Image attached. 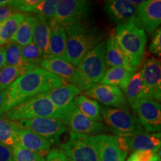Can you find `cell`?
Segmentation results:
<instances>
[{
    "instance_id": "obj_1",
    "label": "cell",
    "mask_w": 161,
    "mask_h": 161,
    "mask_svg": "<svg viewBox=\"0 0 161 161\" xmlns=\"http://www.w3.org/2000/svg\"><path fill=\"white\" fill-rule=\"evenodd\" d=\"M67 84L40 66L21 75L8 88L5 112L26 99Z\"/></svg>"
},
{
    "instance_id": "obj_2",
    "label": "cell",
    "mask_w": 161,
    "mask_h": 161,
    "mask_svg": "<svg viewBox=\"0 0 161 161\" xmlns=\"http://www.w3.org/2000/svg\"><path fill=\"white\" fill-rule=\"evenodd\" d=\"M67 43L64 60L78 66L88 52L100 43L103 35L96 28L83 23L66 26Z\"/></svg>"
},
{
    "instance_id": "obj_3",
    "label": "cell",
    "mask_w": 161,
    "mask_h": 161,
    "mask_svg": "<svg viewBox=\"0 0 161 161\" xmlns=\"http://www.w3.org/2000/svg\"><path fill=\"white\" fill-rule=\"evenodd\" d=\"M9 120L17 121L33 118L52 117L65 120L66 116L60 111L47 97L46 92L26 99L5 112Z\"/></svg>"
},
{
    "instance_id": "obj_4",
    "label": "cell",
    "mask_w": 161,
    "mask_h": 161,
    "mask_svg": "<svg viewBox=\"0 0 161 161\" xmlns=\"http://www.w3.org/2000/svg\"><path fill=\"white\" fill-rule=\"evenodd\" d=\"M115 36L130 63L137 68L144 58L147 43L146 32L134 23H129L116 26Z\"/></svg>"
},
{
    "instance_id": "obj_5",
    "label": "cell",
    "mask_w": 161,
    "mask_h": 161,
    "mask_svg": "<svg viewBox=\"0 0 161 161\" xmlns=\"http://www.w3.org/2000/svg\"><path fill=\"white\" fill-rule=\"evenodd\" d=\"M100 113L106 126L117 136H129L143 129L138 118L127 109L100 106Z\"/></svg>"
},
{
    "instance_id": "obj_6",
    "label": "cell",
    "mask_w": 161,
    "mask_h": 161,
    "mask_svg": "<svg viewBox=\"0 0 161 161\" xmlns=\"http://www.w3.org/2000/svg\"><path fill=\"white\" fill-rule=\"evenodd\" d=\"M60 150L69 161H99V152L96 136H88L70 132Z\"/></svg>"
},
{
    "instance_id": "obj_7",
    "label": "cell",
    "mask_w": 161,
    "mask_h": 161,
    "mask_svg": "<svg viewBox=\"0 0 161 161\" xmlns=\"http://www.w3.org/2000/svg\"><path fill=\"white\" fill-rule=\"evenodd\" d=\"M106 42L102 41L88 52L77 66L82 76L90 84H98L107 70Z\"/></svg>"
},
{
    "instance_id": "obj_8",
    "label": "cell",
    "mask_w": 161,
    "mask_h": 161,
    "mask_svg": "<svg viewBox=\"0 0 161 161\" xmlns=\"http://www.w3.org/2000/svg\"><path fill=\"white\" fill-rule=\"evenodd\" d=\"M15 122L20 128L31 130L49 141L52 144L57 142L60 136L68 130L64 121L56 118H33Z\"/></svg>"
},
{
    "instance_id": "obj_9",
    "label": "cell",
    "mask_w": 161,
    "mask_h": 161,
    "mask_svg": "<svg viewBox=\"0 0 161 161\" xmlns=\"http://www.w3.org/2000/svg\"><path fill=\"white\" fill-rule=\"evenodd\" d=\"M40 67L52 72L54 75L69 82L81 91H85L91 86L82 76L77 66H73L63 58L43 59L40 63Z\"/></svg>"
},
{
    "instance_id": "obj_10",
    "label": "cell",
    "mask_w": 161,
    "mask_h": 161,
    "mask_svg": "<svg viewBox=\"0 0 161 161\" xmlns=\"http://www.w3.org/2000/svg\"><path fill=\"white\" fill-rule=\"evenodd\" d=\"M90 11V3L86 0L59 1L53 20L64 27L82 23Z\"/></svg>"
},
{
    "instance_id": "obj_11",
    "label": "cell",
    "mask_w": 161,
    "mask_h": 161,
    "mask_svg": "<svg viewBox=\"0 0 161 161\" xmlns=\"http://www.w3.org/2000/svg\"><path fill=\"white\" fill-rule=\"evenodd\" d=\"M140 74L143 82L141 98L159 101L161 98V67L160 60L150 58L144 62Z\"/></svg>"
},
{
    "instance_id": "obj_12",
    "label": "cell",
    "mask_w": 161,
    "mask_h": 161,
    "mask_svg": "<svg viewBox=\"0 0 161 161\" xmlns=\"http://www.w3.org/2000/svg\"><path fill=\"white\" fill-rule=\"evenodd\" d=\"M117 140L120 148L127 154L140 151H151L160 154V133H149L142 130L135 135L125 137L117 136Z\"/></svg>"
},
{
    "instance_id": "obj_13",
    "label": "cell",
    "mask_w": 161,
    "mask_h": 161,
    "mask_svg": "<svg viewBox=\"0 0 161 161\" xmlns=\"http://www.w3.org/2000/svg\"><path fill=\"white\" fill-rule=\"evenodd\" d=\"M141 125L147 132L160 133L161 129V106L158 101L141 98L133 107Z\"/></svg>"
},
{
    "instance_id": "obj_14",
    "label": "cell",
    "mask_w": 161,
    "mask_h": 161,
    "mask_svg": "<svg viewBox=\"0 0 161 161\" xmlns=\"http://www.w3.org/2000/svg\"><path fill=\"white\" fill-rule=\"evenodd\" d=\"M84 96L94 98L104 106L126 109L128 102L124 92L118 87L105 84H93L85 91Z\"/></svg>"
},
{
    "instance_id": "obj_15",
    "label": "cell",
    "mask_w": 161,
    "mask_h": 161,
    "mask_svg": "<svg viewBox=\"0 0 161 161\" xmlns=\"http://www.w3.org/2000/svg\"><path fill=\"white\" fill-rule=\"evenodd\" d=\"M70 132L88 136H98L110 131L109 128L101 122H96L84 116L75 107L64 121Z\"/></svg>"
},
{
    "instance_id": "obj_16",
    "label": "cell",
    "mask_w": 161,
    "mask_h": 161,
    "mask_svg": "<svg viewBox=\"0 0 161 161\" xmlns=\"http://www.w3.org/2000/svg\"><path fill=\"white\" fill-rule=\"evenodd\" d=\"M161 23V1L146 0L139 6L134 23L145 32L152 33Z\"/></svg>"
},
{
    "instance_id": "obj_17",
    "label": "cell",
    "mask_w": 161,
    "mask_h": 161,
    "mask_svg": "<svg viewBox=\"0 0 161 161\" xmlns=\"http://www.w3.org/2000/svg\"><path fill=\"white\" fill-rule=\"evenodd\" d=\"M137 8L132 1L128 0H109L104 5L109 21L117 25L134 23Z\"/></svg>"
},
{
    "instance_id": "obj_18",
    "label": "cell",
    "mask_w": 161,
    "mask_h": 161,
    "mask_svg": "<svg viewBox=\"0 0 161 161\" xmlns=\"http://www.w3.org/2000/svg\"><path fill=\"white\" fill-rule=\"evenodd\" d=\"M80 90L71 84H66L46 92L47 97L60 111L67 117L75 108L74 99L80 95Z\"/></svg>"
},
{
    "instance_id": "obj_19",
    "label": "cell",
    "mask_w": 161,
    "mask_h": 161,
    "mask_svg": "<svg viewBox=\"0 0 161 161\" xmlns=\"http://www.w3.org/2000/svg\"><path fill=\"white\" fill-rule=\"evenodd\" d=\"M49 26V39L47 52L43 59L63 58L66 53L67 35L65 28L55 20H48Z\"/></svg>"
},
{
    "instance_id": "obj_20",
    "label": "cell",
    "mask_w": 161,
    "mask_h": 161,
    "mask_svg": "<svg viewBox=\"0 0 161 161\" xmlns=\"http://www.w3.org/2000/svg\"><path fill=\"white\" fill-rule=\"evenodd\" d=\"M14 129L17 142L26 149L43 156L47 154L50 151L52 144L49 141L32 132L31 130L20 128L15 122Z\"/></svg>"
},
{
    "instance_id": "obj_21",
    "label": "cell",
    "mask_w": 161,
    "mask_h": 161,
    "mask_svg": "<svg viewBox=\"0 0 161 161\" xmlns=\"http://www.w3.org/2000/svg\"><path fill=\"white\" fill-rule=\"evenodd\" d=\"M96 137L99 152V161H125L128 154L120 148L117 136L104 134Z\"/></svg>"
},
{
    "instance_id": "obj_22",
    "label": "cell",
    "mask_w": 161,
    "mask_h": 161,
    "mask_svg": "<svg viewBox=\"0 0 161 161\" xmlns=\"http://www.w3.org/2000/svg\"><path fill=\"white\" fill-rule=\"evenodd\" d=\"M105 58L107 66L110 67H120L134 73L137 68L130 63L125 54L121 49L116 41L115 33L111 34L106 42Z\"/></svg>"
},
{
    "instance_id": "obj_23",
    "label": "cell",
    "mask_w": 161,
    "mask_h": 161,
    "mask_svg": "<svg viewBox=\"0 0 161 161\" xmlns=\"http://www.w3.org/2000/svg\"><path fill=\"white\" fill-rule=\"evenodd\" d=\"M37 66L28 62L19 66H4L0 70V92L8 89L18 78Z\"/></svg>"
},
{
    "instance_id": "obj_24",
    "label": "cell",
    "mask_w": 161,
    "mask_h": 161,
    "mask_svg": "<svg viewBox=\"0 0 161 161\" xmlns=\"http://www.w3.org/2000/svg\"><path fill=\"white\" fill-rule=\"evenodd\" d=\"M49 39V26L48 20L40 15L35 16L32 43L43 52V57L47 52Z\"/></svg>"
},
{
    "instance_id": "obj_25",
    "label": "cell",
    "mask_w": 161,
    "mask_h": 161,
    "mask_svg": "<svg viewBox=\"0 0 161 161\" xmlns=\"http://www.w3.org/2000/svg\"><path fill=\"white\" fill-rule=\"evenodd\" d=\"M134 73L120 67H110L98 84L118 87L122 91L125 90L127 84Z\"/></svg>"
},
{
    "instance_id": "obj_26",
    "label": "cell",
    "mask_w": 161,
    "mask_h": 161,
    "mask_svg": "<svg viewBox=\"0 0 161 161\" xmlns=\"http://www.w3.org/2000/svg\"><path fill=\"white\" fill-rule=\"evenodd\" d=\"M73 103L75 108L86 117L101 123L103 122L100 113V104L97 101L84 95H78L75 98Z\"/></svg>"
},
{
    "instance_id": "obj_27",
    "label": "cell",
    "mask_w": 161,
    "mask_h": 161,
    "mask_svg": "<svg viewBox=\"0 0 161 161\" xmlns=\"http://www.w3.org/2000/svg\"><path fill=\"white\" fill-rule=\"evenodd\" d=\"M28 14L21 12H14L5 21L3 22L0 33V46L10 43L20 24L25 19Z\"/></svg>"
},
{
    "instance_id": "obj_28",
    "label": "cell",
    "mask_w": 161,
    "mask_h": 161,
    "mask_svg": "<svg viewBox=\"0 0 161 161\" xmlns=\"http://www.w3.org/2000/svg\"><path fill=\"white\" fill-rule=\"evenodd\" d=\"M35 23V16L28 15L23 23L20 24L10 43H17L20 46H26L32 43V35Z\"/></svg>"
},
{
    "instance_id": "obj_29",
    "label": "cell",
    "mask_w": 161,
    "mask_h": 161,
    "mask_svg": "<svg viewBox=\"0 0 161 161\" xmlns=\"http://www.w3.org/2000/svg\"><path fill=\"white\" fill-rule=\"evenodd\" d=\"M142 91H143V82L140 72H134L127 84L125 90H124V94L125 96L127 102L129 103L131 108L134 106V104L139 100L141 99Z\"/></svg>"
},
{
    "instance_id": "obj_30",
    "label": "cell",
    "mask_w": 161,
    "mask_h": 161,
    "mask_svg": "<svg viewBox=\"0 0 161 161\" xmlns=\"http://www.w3.org/2000/svg\"><path fill=\"white\" fill-rule=\"evenodd\" d=\"M14 126V121L9 120L5 115L0 116V143L11 148L17 143Z\"/></svg>"
},
{
    "instance_id": "obj_31",
    "label": "cell",
    "mask_w": 161,
    "mask_h": 161,
    "mask_svg": "<svg viewBox=\"0 0 161 161\" xmlns=\"http://www.w3.org/2000/svg\"><path fill=\"white\" fill-rule=\"evenodd\" d=\"M5 48V65L19 66L26 63L21 55V46L14 43H8ZM29 63V62H28Z\"/></svg>"
},
{
    "instance_id": "obj_32",
    "label": "cell",
    "mask_w": 161,
    "mask_h": 161,
    "mask_svg": "<svg viewBox=\"0 0 161 161\" xmlns=\"http://www.w3.org/2000/svg\"><path fill=\"white\" fill-rule=\"evenodd\" d=\"M58 4L59 0H40L33 13L45 17L47 20H52L55 17Z\"/></svg>"
},
{
    "instance_id": "obj_33",
    "label": "cell",
    "mask_w": 161,
    "mask_h": 161,
    "mask_svg": "<svg viewBox=\"0 0 161 161\" xmlns=\"http://www.w3.org/2000/svg\"><path fill=\"white\" fill-rule=\"evenodd\" d=\"M12 150L14 161H46L44 156L26 149L18 142L12 147Z\"/></svg>"
},
{
    "instance_id": "obj_34",
    "label": "cell",
    "mask_w": 161,
    "mask_h": 161,
    "mask_svg": "<svg viewBox=\"0 0 161 161\" xmlns=\"http://www.w3.org/2000/svg\"><path fill=\"white\" fill-rule=\"evenodd\" d=\"M21 55L23 60L29 63L38 65L43 59V54L33 43L21 46Z\"/></svg>"
},
{
    "instance_id": "obj_35",
    "label": "cell",
    "mask_w": 161,
    "mask_h": 161,
    "mask_svg": "<svg viewBox=\"0 0 161 161\" xmlns=\"http://www.w3.org/2000/svg\"><path fill=\"white\" fill-rule=\"evenodd\" d=\"M40 0H14L10 1L8 5L11 6L16 11L21 13H33L36 5Z\"/></svg>"
},
{
    "instance_id": "obj_36",
    "label": "cell",
    "mask_w": 161,
    "mask_h": 161,
    "mask_svg": "<svg viewBox=\"0 0 161 161\" xmlns=\"http://www.w3.org/2000/svg\"><path fill=\"white\" fill-rule=\"evenodd\" d=\"M149 52L154 55H158L160 57L161 55V29L158 28L156 30L155 33L152 37V40L149 46Z\"/></svg>"
},
{
    "instance_id": "obj_37",
    "label": "cell",
    "mask_w": 161,
    "mask_h": 161,
    "mask_svg": "<svg viewBox=\"0 0 161 161\" xmlns=\"http://www.w3.org/2000/svg\"><path fill=\"white\" fill-rule=\"evenodd\" d=\"M158 155L160 156V154L151 151H140L133 153L130 158L134 161H153Z\"/></svg>"
},
{
    "instance_id": "obj_38",
    "label": "cell",
    "mask_w": 161,
    "mask_h": 161,
    "mask_svg": "<svg viewBox=\"0 0 161 161\" xmlns=\"http://www.w3.org/2000/svg\"><path fill=\"white\" fill-rule=\"evenodd\" d=\"M46 161H69L60 148H53L46 154Z\"/></svg>"
},
{
    "instance_id": "obj_39",
    "label": "cell",
    "mask_w": 161,
    "mask_h": 161,
    "mask_svg": "<svg viewBox=\"0 0 161 161\" xmlns=\"http://www.w3.org/2000/svg\"><path fill=\"white\" fill-rule=\"evenodd\" d=\"M0 161H14L11 147L0 143Z\"/></svg>"
},
{
    "instance_id": "obj_40",
    "label": "cell",
    "mask_w": 161,
    "mask_h": 161,
    "mask_svg": "<svg viewBox=\"0 0 161 161\" xmlns=\"http://www.w3.org/2000/svg\"><path fill=\"white\" fill-rule=\"evenodd\" d=\"M17 12L11 6L7 5L3 7L0 8V23H3L11 16L12 14Z\"/></svg>"
},
{
    "instance_id": "obj_41",
    "label": "cell",
    "mask_w": 161,
    "mask_h": 161,
    "mask_svg": "<svg viewBox=\"0 0 161 161\" xmlns=\"http://www.w3.org/2000/svg\"><path fill=\"white\" fill-rule=\"evenodd\" d=\"M7 89L0 92V116L5 115L6 103H7Z\"/></svg>"
},
{
    "instance_id": "obj_42",
    "label": "cell",
    "mask_w": 161,
    "mask_h": 161,
    "mask_svg": "<svg viewBox=\"0 0 161 161\" xmlns=\"http://www.w3.org/2000/svg\"><path fill=\"white\" fill-rule=\"evenodd\" d=\"M5 66V48L0 46V70Z\"/></svg>"
},
{
    "instance_id": "obj_43",
    "label": "cell",
    "mask_w": 161,
    "mask_h": 161,
    "mask_svg": "<svg viewBox=\"0 0 161 161\" xmlns=\"http://www.w3.org/2000/svg\"><path fill=\"white\" fill-rule=\"evenodd\" d=\"M9 3H10V0H0V8L8 5Z\"/></svg>"
},
{
    "instance_id": "obj_44",
    "label": "cell",
    "mask_w": 161,
    "mask_h": 161,
    "mask_svg": "<svg viewBox=\"0 0 161 161\" xmlns=\"http://www.w3.org/2000/svg\"><path fill=\"white\" fill-rule=\"evenodd\" d=\"M126 161H134V160H133L132 159H130V158H129ZM153 161H160V156H158H158L156 157L155 158H154V160H153Z\"/></svg>"
},
{
    "instance_id": "obj_45",
    "label": "cell",
    "mask_w": 161,
    "mask_h": 161,
    "mask_svg": "<svg viewBox=\"0 0 161 161\" xmlns=\"http://www.w3.org/2000/svg\"><path fill=\"white\" fill-rule=\"evenodd\" d=\"M3 23H0V33H1V29H2V25H3Z\"/></svg>"
}]
</instances>
